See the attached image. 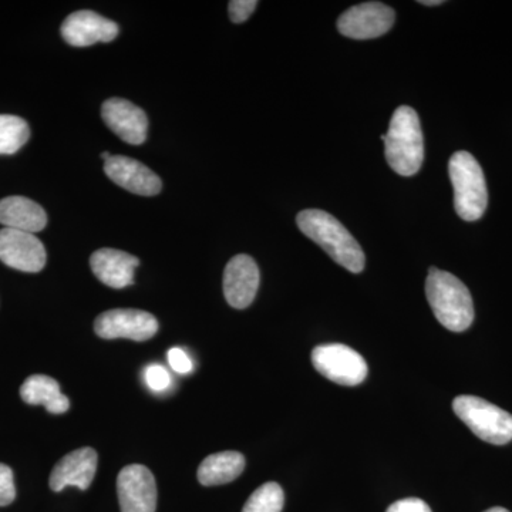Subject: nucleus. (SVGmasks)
<instances>
[{
  "instance_id": "7",
  "label": "nucleus",
  "mask_w": 512,
  "mask_h": 512,
  "mask_svg": "<svg viewBox=\"0 0 512 512\" xmlns=\"http://www.w3.org/2000/svg\"><path fill=\"white\" fill-rule=\"evenodd\" d=\"M94 332L101 339H131L144 342L156 336L158 320L138 309H113L97 316Z\"/></svg>"
},
{
  "instance_id": "20",
  "label": "nucleus",
  "mask_w": 512,
  "mask_h": 512,
  "mask_svg": "<svg viewBox=\"0 0 512 512\" xmlns=\"http://www.w3.org/2000/svg\"><path fill=\"white\" fill-rule=\"evenodd\" d=\"M30 127L25 120L0 114V156H12L28 143Z\"/></svg>"
},
{
  "instance_id": "25",
  "label": "nucleus",
  "mask_w": 512,
  "mask_h": 512,
  "mask_svg": "<svg viewBox=\"0 0 512 512\" xmlns=\"http://www.w3.org/2000/svg\"><path fill=\"white\" fill-rule=\"evenodd\" d=\"M168 363H170L171 369L174 372L180 373V375H187L190 373L192 369H194V365H192L191 357L188 356V353L185 352L184 349L181 348H173L168 350Z\"/></svg>"
},
{
  "instance_id": "15",
  "label": "nucleus",
  "mask_w": 512,
  "mask_h": 512,
  "mask_svg": "<svg viewBox=\"0 0 512 512\" xmlns=\"http://www.w3.org/2000/svg\"><path fill=\"white\" fill-rule=\"evenodd\" d=\"M96 450L90 447L79 448L64 456L50 474V488L56 493L66 487H77L87 490L93 483L97 471Z\"/></svg>"
},
{
  "instance_id": "6",
  "label": "nucleus",
  "mask_w": 512,
  "mask_h": 512,
  "mask_svg": "<svg viewBox=\"0 0 512 512\" xmlns=\"http://www.w3.org/2000/svg\"><path fill=\"white\" fill-rule=\"evenodd\" d=\"M312 363L320 375L342 386H357L367 377V363L363 356L340 343L313 349Z\"/></svg>"
},
{
  "instance_id": "17",
  "label": "nucleus",
  "mask_w": 512,
  "mask_h": 512,
  "mask_svg": "<svg viewBox=\"0 0 512 512\" xmlns=\"http://www.w3.org/2000/svg\"><path fill=\"white\" fill-rule=\"evenodd\" d=\"M0 224L16 231L40 232L46 228L47 215L37 202L25 197L0 200Z\"/></svg>"
},
{
  "instance_id": "21",
  "label": "nucleus",
  "mask_w": 512,
  "mask_h": 512,
  "mask_svg": "<svg viewBox=\"0 0 512 512\" xmlns=\"http://www.w3.org/2000/svg\"><path fill=\"white\" fill-rule=\"evenodd\" d=\"M285 495L281 485L266 483L248 498L242 512H282Z\"/></svg>"
},
{
  "instance_id": "4",
  "label": "nucleus",
  "mask_w": 512,
  "mask_h": 512,
  "mask_svg": "<svg viewBox=\"0 0 512 512\" xmlns=\"http://www.w3.org/2000/svg\"><path fill=\"white\" fill-rule=\"evenodd\" d=\"M448 174L454 187V208L461 220L473 222L483 217L488 205V191L483 168L467 151L453 154Z\"/></svg>"
},
{
  "instance_id": "19",
  "label": "nucleus",
  "mask_w": 512,
  "mask_h": 512,
  "mask_svg": "<svg viewBox=\"0 0 512 512\" xmlns=\"http://www.w3.org/2000/svg\"><path fill=\"white\" fill-rule=\"evenodd\" d=\"M244 468L245 457L238 451L211 454L198 468V481L205 487L231 483L241 476Z\"/></svg>"
},
{
  "instance_id": "8",
  "label": "nucleus",
  "mask_w": 512,
  "mask_h": 512,
  "mask_svg": "<svg viewBox=\"0 0 512 512\" xmlns=\"http://www.w3.org/2000/svg\"><path fill=\"white\" fill-rule=\"evenodd\" d=\"M394 19V10L382 2L360 3L340 15L338 29L350 39H375L392 29Z\"/></svg>"
},
{
  "instance_id": "2",
  "label": "nucleus",
  "mask_w": 512,
  "mask_h": 512,
  "mask_svg": "<svg viewBox=\"0 0 512 512\" xmlns=\"http://www.w3.org/2000/svg\"><path fill=\"white\" fill-rule=\"evenodd\" d=\"M426 295L434 315L444 328L451 332H464L473 325V298L457 276L430 268Z\"/></svg>"
},
{
  "instance_id": "18",
  "label": "nucleus",
  "mask_w": 512,
  "mask_h": 512,
  "mask_svg": "<svg viewBox=\"0 0 512 512\" xmlns=\"http://www.w3.org/2000/svg\"><path fill=\"white\" fill-rule=\"evenodd\" d=\"M20 397L30 406H45L52 414H63L70 409L69 399L60 392V384L45 375L28 377L20 387Z\"/></svg>"
},
{
  "instance_id": "12",
  "label": "nucleus",
  "mask_w": 512,
  "mask_h": 512,
  "mask_svg": "<svg viewBox=\"0 0 512 512\" xmlns=\"http://www.w3.org/2000/svg\"><path fill=\"white\" fill-rule=\"evenodd\" d=\"M101 117L107 127L124 143L140 146L147 140V114L131 101L119 97L104 101L101 106Z\"/></svg>"
},
{
  "instance_id": "28",
  "label": "nucleus",
  "mask_w": 512,
  "mask_h": 512,
  "mask_svg": "<svg viewBox=\"0 0 512 512\" xmlns=\"http://www.w3.org/2000/svg\"><path fill=\"white\" fill-rule=\"evenodd\" d=\"M484 512H510V511L505 510V508L494 507V508H490V510H487V511H484Z\"/></svg>"
},
{
  "instance_id": "26",
  "label": "nucleus",
  "mask_w": 512,
  "mask_h": 512,
  "mask_svg": "<svg viewBox=\"0 0 512 512\" xmlns=\"http://www.w3.org/2000/svg\"><path fill=\"white\" fill-rule=\"evenodd\" d=\"M386 512H431L429 505L420 498H404L387 508Z\"/></svg>"
},
{
  "instance_id": "14",
  "label": "nucleus",
  "mask_w": 512,
  "mask_h": 512,
  "mask_svg": "<svg viewBox=\"0 0 512 512\" xmlns=\"http://www.w3.org/2000/svg\"><path fill=\"white\" fill-rule=\"evenodd\" d=\"M104 173L114 184L143 197H154L163 188L160 177L134 158L113 156L104 163Z\"/></svg>"
},
{
  "instance_id": "5",
  "label": "nucleus",
  "mask_w": 512,
  "mask_h": 512,
  "mask_svg": "<svg viewBox=\"0 0 512 512\" xmlns=\"http://www.w3.org/2000/svg\"><path fill=\"white\" fill-rule=\"evenodd\" d=\"M453 410L478 439L495 446L512 440V414L495 404L476 396H458Z\"/></svg>"
},
{
  "instance_id": "24",
  "label": "nucleus",
  "mask_w": 512,
  "mask_h": 512,
  "mask_svg": "<svg viewBox=\"0 0 512 512\" xmlns=\"http://www.w3.org/2000/svg\"><path fill=\"white\" fill-rule=\"evenodd\" d=\"M258 6L256 0H232L228 3L229 18L234 23H244Z\"/></svg>"
},
{
  "instance_id": "11",
  "label": "nucleus",
  "mask_w": 512,
  "mask_h": 512,
  "mask_svg": "<svg viewBox=\"0 0 512 512\" xmlns=\"http://www.w3.org/2000/svg\"><path fill=\"white\" fill-rule=\"evenodd\" d=\"M62 36L64 42L74 47L110 43L119 36V25L93 10H79L64 20Z\"/></svg>"
},
{
  "instance_id": "23",
  "label": "nucleus",
  "mask_w": 512,
  "mask_h": 512,
  "mask_svg": "<svg viewBox=\"0 0 512 512\" xmlns=\"http://www.w3.org/2000/svg\"><path fill=\"white\" fill-rule=\"evenodd\" d=\"M16 487L12 468L0 463V507H6L15 501Z\"/></svg>"
},
{
  "instance_id": "1",
  "label": "nucleus",
  "mask_w": 512,
  "mask_h": 512,
  "mask_svg": "<svg viewBox=\"0 0 512 512\" xmlns=\"http://www.w3.org/2000/svg\"><path fill=\"white\" fill-rule=\"evenodd\" d=\"M298 227L306 237L325 249L326 254L343 268L359 274L365 269V252L342 222L322 210H305L296 217Z\"/></svg>"
},
{
  "instance_id": "13",
  "label": "nucleus",
  "mask_w": 512,
  "mask_h": 512,
  "mask_svg": "<svg viewBox=\"0 0 512 512\" xmlns=\"http://www.w3.org/2000/svg\"><path fill=\"white\" fill-rule=\"evenodd\" d=\"M259 281H261V275L254 259L248 255L234 256L225 266V299L232 308H248L254 302Z\"/></svg>"
},
{
  "instance_id": "3",
  "label": "nucleus",
  "mask_w": 512,
  "mask_h": 512,
  "mask_svg": "<svg viewBox=\"0 0 512 512\" xmlns=\"http://www.w3.org/2000/svg\"><path fill=\"white\" fill-rule=\"evenodd\" d=\"M386 160L397 174L412 177L424 160L423 131L416 111L409 106L394 111L384 140Z\"/></svg>"
},
{
  "instance_id": "16",
  "label": "nucleus",
  "mask_w": 512,
  "mask_h": 512,
  "mask_svg": "<svg viewBox=\"0 0 512 512\" xmlns=\"http://www.w3.org/2000/svg\"><path fill=\"white\" fill-rule=\"evenodd\" d=\"M140 261L136 256L119 251V249L103 248L90 256V268L101 284L113 289H124L134 284V272Z\"/></svg>"
},
{
  "instance_id": "22",
  "label": "nucleus",
  "mask_w": 512,
  "mask_h": 512,
  "mask_svg": "<svg viewBox=\"0 0 512 512\" xmlns=\"http://www.w3.org/2000/svg\"><path fill=\"white\" fill-rule=\"evenodd\" d=\"M144 379H146L147 386L156 393L165 392L171 386L170 373L161 365L147 366Z\"/></svg>"
},
{
  "instance_id": "9",
  "label": "nucleus",
  "mask_w": 512,
  "mask_h": 512,
  "mask_svg": "<svg viewBox=\"0 0 512 512\" xmlns=\"http://www.w3.org/2000/svg\"><path fill=\"white\" fill-rule=\"evenodd\" d=\"M46 249L39 238L30 232L0 229V261L16 271H42L46 265Z\"/></svg>"
},
{
  "instance_id": "10",
  "label": "nucleus",
  "mask_w": 512,
  "mask_h": 512,
  "mask_svg": "<svg viewBox=\"0 0 512 512\" xmlns=\"http://www.w3.org/2000/svg\"><path fill=\"white\" fill-rule=\"evenodd\" d=\"M121 512H156V478L140 464L124 467L117 478Z\"/></svg>"
},
{
  "instance_id": "27",
  "label": "nucleus",
  "mask_w": 512,
  "mask_h": 512,
  "mask_svg": "<svg viewBox=\"0 0 512 512\" xmlns=\"http://www.w3.org/2000/svg\"><path fill=\"white\" fill-rule=\"evenodd\" d=\"M420 3L424 6H437L443 5V0H421Z\"/></svg>"
},
{
  "instance_id": "29",
  "label": "nucleus",
  "mask_w": 512,
  "mask_h": 512,
  "mask_svg": "<svg viewBox=\"0 0 512 512\" xmlns=\"http://www.w3.org/2000/svg\"><path fill=\"white\" fill-rule=\"evenodd\" d=\"M111 157H113V154L107 153V151H104V153L101 154V158H103L104 163L109 161Z\"/></svg>"
}]
</instances>
